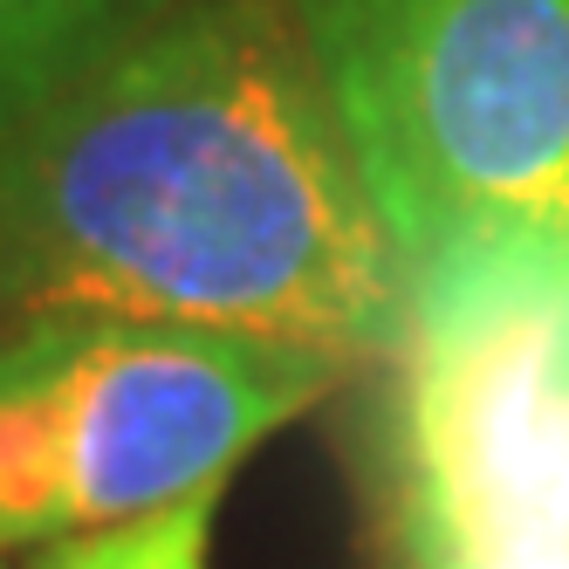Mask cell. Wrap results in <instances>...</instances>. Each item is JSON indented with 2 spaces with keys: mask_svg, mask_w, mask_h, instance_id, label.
I'll return each instance as SVG.
<instances>
[{
  "mask_svg": "<svg viewBox=\"0 0 569 569\" xmlns=\"http://www.w3.org/2000/svg\"><path fill=\"white\" fill-rule=\"evenodd\" d=\"M412 261L281 0H179L0 144V309L391 357Z\"/></svg>",
  "mask_w": 569,
  "mask_h": 569,
  "instance_id": "6da1fadb",
  "label": "cell"
},
{
  "mask_svg": "<svg viewBox=\"0 0 569 569\" xmlns=\"http://www.w3.org/2000/svg\"><path fill=\"white\" fill-rule=\"evenodd\" d=\"M213 508L220 495L179 501L166 515H144L131 528H110V536L69 542L56 562L42 569H207V542H213Z\"/></svg>",
  "mask_w": 569,
  "mask_h": 569,
  "instance_id": "8992f818",
  "label": "cell"
},
{
  "mask_svg": "<svg viewBox=\"0 0 569 569\" xmlns=\"http://www.w3.org/2000/svg\"><path fill=\"white\" fill-rule=\"evenodd\" d=\"M179 0H0V144Z\"/></svg>",
  "mask_w": 569,
  "mask_h": 569,
  "instance_id": "5b68a950",
  "label": "cell"
},
{
  "mask_svg": "<svg viewBox=\"0 0 569 569\" xmlns=\"http://www.w3.org/2000/svg\"><path fill=\"white\" fill-rule=\"evenodd\" d=\"M281 14L405 261L569 233V0H281Z\"/></svg>",
  "mask_w": 569,
  "mask_h": 569,
  "instance_id": "3957f363",
  "label": "cell"
},
{
  "mask_svg": "<svg viewBox=\"0 0 569 569\" xmlns=\"http://www.w3.org/2000/svg\"><path fill=\"white\" fill-rule=\"evenodd\" d=\"M337 357L117 316H42L0 343V549L90 542L220 495Z\"/></svg>",
  "mask_w": 569,
  "mask_h": 569,
  "instance_id": "277c9868",
  "label": "cell"
},
{
  "mask_svg": "<svg viewBox=\"0 0 569 569\" xmlns=\"http://www.w3.org/2000/svg\"><path fill=\"white\" fill-rule=\"evenodd\" d=\"M391 536L405 569H569V233L412 261Z\"/></svg>",
  "mask_w": 569,
  "mask_h": 569,
  "instance_id": "7a4b0ae2",
  "label": "cell"
}]
</instances>
